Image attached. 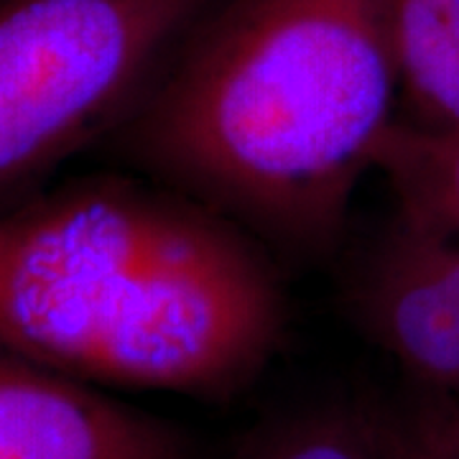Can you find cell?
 Here are the masks:
<instances>
[{
    "label": "cell",
    "instance_id": "277c9868",
    "mask_svg": "<svg viewBox=\"0 0 459 459\" xmlns=\"http://www.w3.org/2000/svg\"><path fill=\"white\" fill-rule=\"evenodd\" d=\"M352 309L421 391L459 401V286L444 235L395 214L355 276Z\"/></svg>",
    "mask_w": 459,
    "mask_h": 459
},
{
    "label": "cell",
    "instance_id": "6da1fadb",
    "mask_svg": "<svg viewBox=\"0 0 459 459\" xmlns=\"http://www.w3.org/2000/svg\"><path fill=\"white\" fill-rule=\"evenodd\" d=\"M283 327L261 240L164 181L87 177L0 210V347L56 373L222 398Z\"/></svg>",
    "mask_w": 459,
    "mask_h": 459
},
{
    "label": "cell",
    "instance_id": "3957f363",
    "mask_svg": "<svg viewBox=\"0 0 459 459\" xmlns=\"http://www.w3.org/2000/svg\"><path fill=\"white\" fill-rule=\"evenodd\" d=\"M212 0H0V210L115 133Z\"/></svg>",
    "mask_w": 459,
    "mask_h": 459
},
{
    "label": "cell",
    "instance_id": "ba28073f",
    "mask_svg": "<svg viewBox=\"0 0 459 459\" xmlns=\"http://www.w3.org/2000/svg\"><path fill=\"white\" fill-rule=\"evenodd\" d=\"M232 459H394L388 413L314 406L253 434Z\"/></svg>",
    "mask_w": 459,
    "mask_h": 459
},
{
    "label": "cell",
    "instance_id": "52a82bcc",
    "mask_svg": "<svg viewBox=\"0 0 459 459\" xmlns=\"http://www.w3.org/2000/svg\"><path fill=\"white\" fill-rule=\"evenodd\" d=\"M398 214L459 240V128H429L395 117L373 156Z\"/></svg>",
    "mask_w": 459,
    "mask_h": 459
},
{
    "label": "cell",
    "instance_id": "8992f818",
    "mask_svg": "<svg viewBox=\"0 0 459 459\" xmlns=\"http://www.w3.org/2000/svg\"><path fill=\"white\" fill-rule=\"evenodd\" d=\"M409 120L459 128V0H380Z\"/></svg>",
    "mask_w": 459,
    "mask_h": 459
},
{
    "label": "cell",
    "instance_id": "9c48e42d",
    "mask_svg": "<svg viewBox=\"0 0 459 459\" xmlns=\"http://www.w3.org/2000/svg\"><path fill=\"white\" fill-rule=\"evenodd\" d=\"M421 401L388 413L394 459H459V401L421 391Z\"/></svg>",
    "mask_w": 459,
    "mask_h": 459
},
{
    "label": "cell",
    "instance_id": "7a4b0ae2",
    "mask_svg": "<svg viewBox=\"0 0 459 459\" xmlns=\"http://www.w3.org/2000/svg\"><path fill=\"white\" fill-rule=\"evenodd\" d=\"M395 92L380 0H212L115 133L151 179L261 243L322 255Z\"/></svg>",
    "mask_w": 459,
    "mask_h": 459
},
{
    "label": "cell",
    "instance_id": "30bf717a",
    "mask_svg": "<svg viewBox=\"0 0 459 459\" xmlns=\"http://www.w3.org/2000/svg\"><path fill=\"white\" fill-rule=\"evenodd\" d=\"M446 258H449L452 276H455V281H457V286H459V240L446 238Z\"/></svg>",
    "mask_w": 459,
    "mask_h": 459
},
{
    "label": "cell",
    "instance_id": "5b68a950",
    "mask_svg": "<svg viewBox=\"0 0 459 459\" xmlns=\"http://www.w3.org/2000/svg\"><path fill=\"white\" fill-rule=\"evenodd\" d=\"M0 459H184L164 421L0 347Z\"/></svg>",
    "mask_w": 459,
    "mask_h": 459
}]
</instances>
